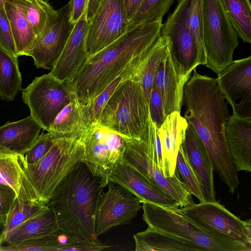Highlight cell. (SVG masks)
Returning a JSON list of instances; mask_svg holds the SVG:
<instances>
[{
    "label": "cell",
    "instance_id": "obj_1",
    "mask_svg": "<svg viewBox=\"0 0 251 251\" xmlns=\"http://www.w3.org/2000/svg\"><path fill=\"white\" fill-rule=\"evenodd\" d=\"M182 105L184 117L203 142L214 170L233 193L239 180L225 139L224 129L230 115L217 78L194 69L184 87Z\"/></svg>",
    "mask_w": 251,
    "mask_h": 251
},
{
    "label": "cell",
    "instance_id": "obj_2",
    "mask_svg": "<svg viewBox=\"0 0 251 251\" xmlns=\"http://www.w3.org/2000/svg\"><path fill=\"white\" fill-rule=\"evenodd\" d=\"M162 25L159 18L128 26L114 41L89 55L73 80L78 100L90 102L129 67L136 72L160 37Z\"/></svg>",
    "mask_w": 251,
    "mask_h": 251
},
{
    "label": "cell",
    "instance_id": "obj_3",
    "mask_svg": "<svg viewBox=\"0 0 251 251\" xmlns=\"http://www.w3.org/2000/svg\"><path fill=\"white\" fill-rule=\"evenodd\" d=\"M100 179L80 164L60 182L47 203L58 229L80 239L101 243L95 230L96 206L103 192Z\"/></svg>",
    "mask_w": 251,
    "mask_h": 251
},
{
    "label": "cell",
    "instance_id": "obj_4",
    "mask_svg": "<svg viewBox=\"0 0 251 251\" xmlns=\"http://www.w3.org/2000/svg\"><path fill=\"white\" fill-rule=\"evenodd\" d=\"M54 136L53 146L36 163L27 164L19 155L22 169L21 188L17 197L19 200L47 204L60 182L84 162V146L81 141Z\"/></svg>",
    "mask_w": 251,
    "mask_h": 251
},
{
    "label": "cell",
    "instance_id": "obj_5",
    "mask_svg": "<svg viewBox=\"0 0 251 251\" xmlns=\"http://www.w3.org/2000/svg\"><path fill=\"white\" fill-rule=\"evenodd\" d=\"M151 122L149 100L140 82L129 78L117 87L97 123L125 139H141Z\"/></svg>",
    "mask_w": 251,
    "mask_h": 251
},
{
    "label": "cell",
    "instance_id": "obj_6",
    "mask_svg": "<svg viewBox=\"0 0 251 251\" xmlns=\"http://www.w3.org/2000/svg\"><path fill=\"white\" fill-rule=\"evenodd\" d=\"M206 66L217 75L233 61L238 36L221 0H202Z\"/></svg>",
    "mask_w": 251,
    "mask_h": 251
},
{
    "label": "cell",
    "instance_id": "obj_7",
    "mask_svg": "<svg viewBox=\"0 0 251 251\" xmlns=\"http://www.w3.org/2000/svg\"><path fill=\"white\" fill-rule=\"evenodd\" d=\"M142 219L149 226L189 240L204 251H251V247L236 241L209 235L195 226L178 209L142 203Z\"/></svg>",
    "mask_w": 251,
    "mask_h": 251
},
{
    "label": "cell",
    "instance_id": "obj_8",
    "mask_svg": "<svg viewBox=\"0 0 251 251\" xmlns=\"http://www.w3.org/2000/svg\"><path fill=\"white\" fill-rule=\"evenodd\" d=\"M22 92L30 115L47 131L61 109L76 98L73 81L60 80L50 73L36 77Z\"/></svg>",
    "mask_w": 251,
    "mask_h": 251
},
{
    "label": "cell",
    "instance_id": "obj_9",
    "mask_svg": "<svg viewBox=\"0 0 251 251\" xmlns=\"http://www.w3.org/2000/svg\"><path fill=\"white\" fill-rule=\"evenodd\" d=\"M191 223L213 236L251 247V220H242L218 202H194L178 209Z\"/></svg>",
    "mask_w": 251,
    "mask_h": 251
},
{
    "label": "cell",
    "instance_id": "obj_10",
    "mask_svg": "<svg viewBox=\"0 0 251 251\" xmlns=\"http://www.w3.org/2000/svg\"><path fill=\"white\" fill-rule=\"evenodd\" d=\"M86 47L89 55L114 41L126 30L129 22L123 0H88Z\"/></svg>",
    "mask_w": 251,
    "mask_h": 251
},
{
    "label": "cell",
    "instance_id": "obj_11",
    "mask_svg": "<svg viewBox=\"0 0 251 251\" xmlns=\"http://www.w3.org/2000/svg\"><path fill=\"white\" fill-rule=\"evenodd\" d=\"M188 0H178L175 10L163 24L161 34L169 40L175 69L182 77H190L192 71L203 65L196 39L188 23Z\"/></svg>",
    "mask_w": 251,
    "mask_h": 251
},
{
    "label": "cell",
    "instance_id": "obj_12",
    "mask_svg": "<svg viewBox=\"0 0 251 251\" xmlns=\"http://www.w3.org/2000/svg\"><path fill=\"white\" fill-rule=\"evenodd\" d=\"M80 141L84 146V163L104 188L116 164L123 156L125 138L98 123H93Z\"/></svg>",
    "mask_w": 251,
    "mask_h": 251
},
{
    "label": "cell",
    "instance_id": "obj_13",
    "mask_svg": "<svg viewBox=\"0 0 251 251\" xmlns=\"http://www.w3.org/2000/svg\"><path fill=\"white\" fill-rule=\"evenodd\" d=\"M123 158L148 180L173 199L178 207L182 208L194 203L192 195L176 169L172 176H165L148 154L144 140L125 139Z\"/></svg>",
    "mask_w": 251,
    "mask_h": 251
},
{
    "label": "cell",
    "instance_id": "obj_14",
    "mask_svg": "<svg viewBox=\"0 0 251 251\" xmlns=\"http://www.w3.org/2000/svg\"><path fill=\"white\" fill-rule=\"evenodd\" d=\"M107 185L96 208L94 226L98 237L112 227L130 224L142 208L141 201L125 187L112 181Z\"/></svg>",
    "mask_w": 251,
    "mask_h": 251
},
{
    "label": "cell",
    "instance_id": "obj_15",
    "mask_svg": "<svg viewBox=\"0 0 251 251\" xmlns=\"http://www.w3.org/2000/svg\"><path fill=\"white\" fill-rule=\"evenodd\" d=\"M217 81L233 115L251 118V55L233 61L219 73Z\"/></svg>",
    "mask_w": 251,
    "mask_h": 251
},
{
    "label": "cell",
    "instance_id": "obj_16",
    "mask_svg": "<svg viewBox=\"0 0 251 251\" xmlns=\"http://www.w3.org/2000/svg\"><path fill=\"white\" fill-rule=\"evenodd\" d=\"M56 20L36 37L28 56L37 68L51 70L61 54L75 25L69 21L70 3L60 8Z\"/></svg>",
    "mask_w": 251,
    "mask_h": 251
},
{
    "label": "cell",
    "instance_id": "obj_17",
    "mask_svg": "<svg viewBox=\"0 0 251 251\" xmlns=\"http://www.w3.org/2000/svg\"><path fill=\"white\" fill-rule=\"evenodd\" d=\"M89 23L86 10L75 25L65 47L50 74L62 81H73L75 76L89 56L86 40Z\"/></svg>",
    "mask_w": 251,
    "mask_h": 251
},
{
    "label": "cell",
    "instance_id": "obj_18",
    "mask_svg": "<svg viewBox=\"0 0 251 251\" xmlns=\"http://www.w3.org/2000/svg\"><path fill=\"white\" fill-rule=\"evenodd\" d=\"M120 184L129 190L142 202L177 209L175 200L155 186L121 157L116 164L109 177V182Z\"/></svg>",
    "mask_w": 251,
    "mask_h": 251
},
{
    "label": "cell",
    "instance_id": "obj_19",
    "mask_svg": "<svg viewBox=\"0 0 251 251\" xmlns=\"http://www.w3.org/2000/svg\"><path fill=\"white\" fill-rule=\"evenodd\" d=\"M181 148L200 184L204 201H216L211 160L195 128L189 123Z\"/></svg>",
    "mask_w": 251,
    "mask_h": 251
},
{
    "label": "cell",
    "instance_id": "obj_20",
    "mask_svg": "<svg viewBox=\"0 0 251 251\" xmlns=\"http://www.w3.org/2000/svg\"><path fill=\"white\" fill-rule=\"evenodd\" d=\"M224 134L236 170L251 172V118L230 115Z\"/></svg>",
    "mask_w": 251,
    "mask_h": 251
},
{
    "label": "cell",
    "instance_id": "obj_21",
    "mask_svg": "<svg viewBox=\"0 0 251 251\" xmlns=\"http://www.w3.org/2000/svg\"><path fill=\"white\" fill-rule=\"evenodd\" d=\"M190 77H182L176 71L169 50L156 72L153 85L162 98L166 116L177 111L181 113L183 89Z\"/></svg>",
    "mask_w": 251,
    "mask_h": 251
},
{
    "label": "cell",
    "instance_id": "obj_22",
    "mask_svg": "<svg viewBox=\"0 0 251 251\" xmlns=\"http://www.w3.org/2000/svg\"><path fill=\"white\" fill-rule=\"evenodd\" d=\"M188 124L180 113L174 111L168 114L157 128L162 149V171L166 177L172 176L175 173L177 155Z\"/></svg>",
    "mask_w": 251,
    "mask_h": 251
},
{
    "label": "cell",
    "instance_id": "obj_23",
    "mask_svg": "<svg viewBox=\"0 0 251 251\" xmlns=\"http://www.w3.org/2000/svg\"><path fill=\"white\" fill-rule=\"evenodd\" d=\"M92 124L91 101L83 103L76 98L61 109L48 132L80 140Z\"/></svg>",
    "mask_w": 251,
    "mask_h": 251
},
{
    "label": "cell",
    "instance_id": "obj_24",
    "mask_svg": "<svg viewBox=\"0 0 251 251\" xmlns=\"http://www.w3.org/2000/svg\"><path fill=\"white\" fill-rule=\"evenodd\" d=\"M42 127L32 117L0 126V145L24 155L39 135Z\"/></svg>",
    "mask_w": 251,
    "mask_h": 251
},
{
    "label": "cell",
    "instance_id": "obj_25",
    "mask_svg": "<svg viewBox=\"0 0 251 251\" xmlns=\"http://www.w3.org/2000/svg\"><path fill=\"white\" fill-rule=\"evenodd\" d=\"M133 238L136 251H204L189 240L149 226Z\"/></svg>",
    "mask_w": 251,
    "mask_h": 251
},
{
    "label": "cell",
    "instance_id": "obj_26",
    "mask_svg": "<svg viewBox=\"0 0 251 251\" xmlns=\"http://www.w3.org/2000/svg\"><path fill=\"white\" fill-rule=\"evenodd\" d=\"M27 0H8L4 3L18 57L28 56L36 36L25 16Z\"/></svg>",
    "mask_w": 251,
    "mask_h": 251
},
{
    "label": "cell",
    "instance_id": "obj_27",
    "mask_svg": "<svg viewBox=\"0 0 251 251\" xmlns=\"http://www.w3.org/2000/svg\"><path fill=\"white\" fill-rule=\"evenodd\" d=\"M58 229L54 214L48 207L17 227L4 241L8 245L17 244L25 240L51 234Z\"/></svg>",
    "mask_w": 251,
    "mask_h": 251
},
{
    "label": "cell",
    "instance_id": "obj_28",
    "mask_svg": "<svg viewBox=\"0 0 251 251\" xmlns=\"http://www.w3.org/2000/svg\"><path fill=\"white\" fill-rule=\"evenodd\" d=\"M169 50L168 38L165 35H160L142 63L130 78L140 82L149 101L156 72Z\"/></svg>",
    "mask_w": 251,
    "mask_h": 251
},
{
    "label": "cell",
    "instance_id": "obj_29",
    "mask_svg": "<svg viewBox=\"0 0 251 251\" xmlns=\"http://www.w3.org/2000/svg\"><path fill=\"white\" fill-rule=\"evenodd\" d=\"M21 85V74L17 58L0 48V99L13 100L22 90Z\"/></svg>",
    "mask_w": 251,
    "mask_h": 251
},
{
    "label": "cell",
    "instance_id": "obj_30",
    "mask_svg": "<svg viewBox=\"0 0 251 251\" xmlns=\"http://www.w3.org/2000/svg\"><path fill=\"white\" fill-rule=\"evenodd\" d=\"M227 16L238 37L251 43L250 0H221Z\"/></svg>",
    "mask_w": 251,
    "mask_h": 251
},
{
    "label": "cell",
    "instance_id": "obj_31",
    "mask_svg": "<svg viewBox=\"0 0 251 251\" xmlns=\"http://www.w3.org/2000/svg\"><path fill=\"white\" fill-rule=\"evenodd\" d=\"M19 155L14 151L0 145V184L10 187L18 197L21 188L22 169Z\"/></svg>",
    "mask_w": 251,
    "mask_h": 251
},
{
    "label": "cell",
    "instance_id": "obj_32",
    "mask_svg": "<svg viewBox=\"0 0 251 251\" xmlns=\"http://www.w3.org/2000/svg\"><path fill=\"white\" fill-rule=\"evenodd\" d=\"M58 10H56L45 0H27L25 16L37 37L48 25L57 18Z\"/></svg>",
    "mask_w": 251,
    "mask_h": 251
},
{
    "label": "cell",
    "instance_id": "obj_33",
    "mask_svg": "<svg viewBox=\"0 0 251 251\" xmlns=\"http://www.w3.org/2000/svg\"><path fill=\"white\" fill-rule=\"evenodd\" d=\"M47 207V204L46 203H32L20 201L16 198L9 214L6 226L1 235L0 242L4 241L7 236L19 226Z\"/></svg>",
    "mask_w": 251,
    "mask_h": 251
},
{
    "label": "cell",
    "instance_id": "obj_34",
    "mask_svg": "<svg viewBox=\"0 0 251 251\" xmlns=\"http://www.w3.org/2000/svg\"><path fill=\"white\" fill-rule=\"evenodd\" d=\"M174 1V0H143L128 26L147 23L159 18H163Z\"/></svg>",
    "mask_w": 251,
    "mask_h": 251
},
{
    "label": "cell",
    "instance_id": "obj_35",
    "mask_svg": "<svg viewBox=\"0 0 251 251\" xmlns=\"http://www.w3.org/2000/svg\"><path fill=\"white\" fill-rule=\"evenodd\" d=\"M57 230L49 235L0 246V251H60L62 246L58 238Z\"/></svg>",
    "mask_w": 251,
    "mask_h": 251
},
{
    "label": "cell",
    "instance_id": "obj_36",
    "mask_svg": "<svg viewBox=\"0 0 251 251\" xmlns=\"http://www.w3.org/2000/svg\"><path fill=\"white\" fill-rule=\"evenodd\" d=\"M176 169L181 176L190 194L196 197L200 202H204L200 184L185 157L181 145L177 155Z\"/></svg>",
    "mask_w": 251,
    "mask_h": 251
},
{
    "label": "cell",
    "instance_id": "obj_37",
    "mask_svg": "<svg viewBox=\"0 0 251 251\" xmlns=\"http://www.w3.org/2000/svg\"><path fill=\"white\" fill-rule=\"evenodd\" d=\"M132 74V70L129 67L91 101L92 123H97L102 110L117 87L123 81L130 78Z\"/></svg>",
    "mask_w": 251,
    "mask_h": 251
},
{
    "label": "cell",
    "instance_id": "obj_38",
    "mask_svg": "<svg viewBox=\"0 0 251 251\" xmlns=\"http://www.w3.org/2000/svg\"><path fill=\"white\" fill-rule=\"evenodd\" d=\"M55 137L51 133L42 132L39 135L30 148L24 155H20L27 164H32L41 159L51 148Z\"/></svg>",
    "mask_w": 251,
    "mask_h": 251
},
{
    "label": "cell",
    "instance_id": "obj_39",
    "mask_svg": "<svg viewBox=\"0 0 251 251\" xmlns=\"http://www.w3.org/2000/svg\"><path fill=\"white\" fill-rule=\"evenodd\" d=\"M0 48L18 57L10 25L4 6L0 8Z\"/></svg>",
    "mask_w": 251,
    "mask_h": 251
},
{
    "label": "cell",
    "instance_id": "obj_40",
    "mask_svg": "<svg viewBox=\"0 0 251 251\" xmlns=\"http://www.w3.org/2000/svg\"><path fill=\"white\" fill-rule=\"evenodd\" d=\"M17 195L10 187L0 184V229L6 226L9 214Z\"/></svg>",
    "mask_w": 251,
    "mask_h": 251
},
{
    "label": "cell",
    "instance_id": "obj_41",
    "mask_svg": "<svg viewBox=\"0 0 251 251\" xmlns=\"http://www.w3.org/2000/svg\"><path fill=\"white\" fill-rule=\"evenodd\" d=\"M149 103L151 121L158 128L166 116L164 110L162 96L159 91L154 86L152 87Z\"/></svg>",
    "mask_w": 251,
    "mask_h": 251
},
{
    "label": "cell",
    "instance_id": "obj_42",
    "mask_svg": "<svg viewBox=\"0 0 251 251\" xmlns=\"http://www.w3.org/2000/svg\"><path fill=\"white\" fill-rule=\"evenodd\" d=\"M111 246L102 243L92 242L75 237L74 241L69 246L64 248L62 251H99L107 249Z\"/></svg>",
    "mask_w": 251,
    "mask_h": 251
},
{
    "label": "cell",
    "instance_id": "obj_43",
    "mask_svg": "<svg viewBox=\"0 0 251 251\" xmlns=\"http://www.w3.org/2000/svg\"><path fill=\"white\" fill-rule=\"evenodd\" d=\"M88 0H71L70 3V22L75 25L86 10Z\"/></svg>",
    "mask_w": 251,
    "mask_h": 251
},
{
    "label": "cell",
    "instance_id": "obj_44",
    "mask_svg": "<svg viewBox=\"0 0 251 251\" xmlns=\"http://www.w3.org/2000/svg\"><path fill=\"white\" fill-rule=\"evenodd\" d=\"M143 0H123L127 19L130 21Z\"/></svg>",
    "mask_w": 251,
    "mask_h": 251
},
{
    "label": "cell",
    "instance_id": "obj_45",
    "mask_svg": "<svg viewBox=\"0 0 251 251\" xmlns=\"http://www.w3.org/2000/svg\"><path fill=\"white\" fill-rule=\"evenodd\" d=\"M8 0H0V8L4 6V3Z\"/></svg>",
    "mask_w": 251,
    "mask_h": 251
}]
</instances>
